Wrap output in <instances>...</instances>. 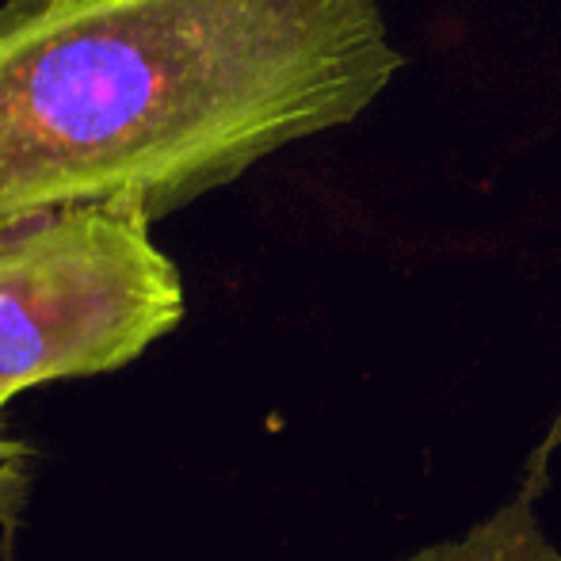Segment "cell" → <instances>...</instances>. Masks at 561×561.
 <instances>
[{
  "instance_id": "cell-3",
  "label": "cell",
  "mask_w": 561,
  "mask_h": 561,
  "mask_svg": "<svg viewBox=\"0 0 561 561\" xmlns=\"http://www.w3.org/2000/svg\"><path fill=\"white\" fill-rule=\"evenodd\" d=\"M542 462H547V450H539L535 458V478L524 481L508 504L493 508L470 531L428 542L398 561H561V547L542 531L539 508H535L542 489Z\"/></svg>"
},
{
  "instance_id": "cell-1",
  "label": "cell",
  "mask_w": 561,
  "mask_h": 561,
  "mask_svg": "<svg viewBox=\"0 0 561 561\" xmlns=\"http://www.w3.org/2000/svg\"><path fill=\"white\" fill-rule=\"evenodd\" d=\"M401 66L382 0H8L0 222L92 199L161 222L355 123Z\"/></svg>"
},
{
  "instance_id": "cell-4",
  "label": "cell",
  "mask_w": 561,
  "mask_h": 561,
  "mask_svg": "<svg viewBox=\"0 0 561 561\" xmlns=\"http://www.w3.org/2000/svg\"><path fill=\"white\" fill-rule=\"evenodd\" d=\"M31 485V447L4 432V409H0V527L15 531L27 504Z\"/></svg>"
},
{
  "instance_id": "cell-2",
  "label": "cell",
  "mask_w": 561,
  "mask_h": 561,
  "mask_svg": "<svg viewBox=\"0 0 561 561\" xmlns=\"http://www.w3.org/2000/svg\"><path fill=\"white\" fill-rule=\"evenodd\" d=\"M138 199H92L0 222V409L15 393L130 367L176 333L180 267Z\"/></svg>"
},
{
  "instance_id": "cell-5",
  "label": "cell",
  "mask_w": 561,
  "mask_h": 561,
  "mask_svg": "<svg viewBox=\"0 0 561 561\" xmlns=\"http://www.w3.org/2000/svg\"><path fill=\"white\" fill-rule=\"evenodd\" d=\"M12 539H15V531H4V550H0V561H15V554H12Z\"/></svg>"
}]
</instances>
